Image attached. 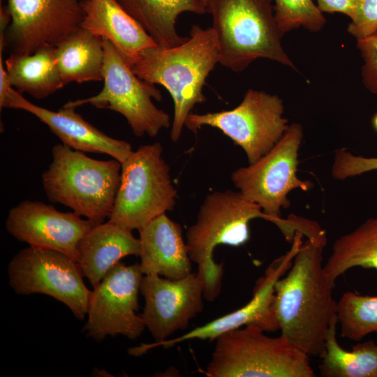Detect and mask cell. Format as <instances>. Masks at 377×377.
<instances>
[{"label":"cell","mask_w":377,"mask_h":377,"mask_svg":"<svg viewBox=\"0 0 377 377\" xmlns=\"http://www.w3.org/2000/svg\"><path fill=\"white\" fill-rule=\"evenodd\" d=\"M325 232L302 242L288 272L275 283L274 310L281 334L309 357L323 353L337 316L332 282L324 269Z\"/></svg>","instance_id":"6da1fadb"},{"label":"cell","mask_w":377,"mask_h":377,"mask_svg":"<svg viewBox=\"0 0 377 377\" xmlns=\"http://www.w3.org/2000/svg\"><path fill=\"white\" fill-rule=\"evenodd\" d=\"M219 63V48L212 27H191L188 39L172 47H150L140 52L130 66L140 78L163 86L174 103L170 138L179 139L193 108L206 101L202 88Z\"/></svg>","instance_id":"7a4b0ae2"},{"label":"cell","mask_w":377,"mask_h":377,"mask_svg":"<svg viewBox=\"0 0 377 377\" xmlns=\"http://www.w3.org/2000/svg\"><path fill=\"white\" fill-rule=\"evenodd\" d=\"M303 135L300 124H291L266 154L231 175L234 186L245 198L260 206L267 221L276 226L290 244L297 232L304 234L310 226L309 219L295 215L283 219L281 212L290 206L288 195L293 190L307 191L313 188L312 182L302 180L297 174Z\"/></svg>","instance_id":"3957f363"},{"label":"cell","mask_w":377,"mask_h":377,"mask_svg":"<svg viewBox=\"0 0 377 377\" xmlns=\"http://www.w3.org/2000/svg\"><path fill=\"white\" fill-rule=\"evenodd\" d=\"M52 161L42 174L50 202L69 207L95 225L110 219L121 181V163L97 160L62 144L52 149Z\"/></svg>","instance_id":"277c9868"},{"label":"cell","mask_w":377,"mask_h":377,"mask_svg":"<svg viewBox=\"0 0 377 377\" xmlns=\"http://www.w3.org/2000/svg\"><path fill=\"white\" fill-rule=\"evenodd\" d=\"M273 0H209L207 13L219 48V64L233 72L244 71L258 59L296 69L284 51V35L274 17Z\"/></svg>","instance_id":"5b68a950"},{"label":"cell","mask_w":377,"mask_h":377,"mask_svg":"<svg viewBox=\"0 0 377 377\" xmlns=\"http://www.w3.org/2000/svg\"><path fill=\"white\" fill-rule=\"evenodd\" d=\"M257 218L267 221L260 206L239 191H215L204 199L185 240L191 261L198 265L207 300H214L221 287L223 267L213 260L214 248L244 244L250 237L249 223Z\"/></svg>","instance_id":"8992f818"},{"label":"cell","mask_w":377,"mask_h":377,"mask_svg":"<svg viewBox=\"0 0 377 377\" xmlns=\"http://www.w3.org/2000/svg\"><path fill=\"white\" fill-rule=\"evenodd\" d=\"M256 325L216 338L207 377H315L309 356L281 334L271 337Z\"/></svg>","instance_id":"52a82bcc"},{"label":"cell","mask_w":377,"mask_h":377,"mask_svg":"<svg viewBox=\"0 0 377 377\" xmlns=\"http://www.w3.org/2000/svg\"><path fill=\"white\" fill-rule=\"evenodd\" d=\"M162 154L161 143L144 145L121 163L120 184L109 221L139 230L173 209L177 190Z\"/></svg>","instance_id":"ba28073f"},{"label":"cell","mask_w":377,"mask_h":377,"mask_svg":"<svg viewBox=\"0 0 377 377\" xmlns=\"http://www.w3.org/2000/svg\"><path fill=\"white\" fill-rule=\"evenodd\" d=\"M103 89L91 97L69 101L64 107L76 108L89 104L109 109L124 116L135 135L156 136L170 126L169 114L152 102V98L161 101L160 90L138 77L108 40L103 38Z\"/></svg>","instance_id":"9c48e42d"},{"label":"cell","mask_w":377,"mask_h":377,"mask_svg":"<svg viewBox=\"0 0 377 377\" xmlns=\"http://www.w3.org/2000/svg\"><path fill=\"white\" fill-rule=\"evenodd\" d=\"M283 101L277 95L249 89L235 108L205 114L191 113L185 126L195 133L202 126L218 128L245 152L249 164L266 154L287 131Z\"/></svg>","instance_id":"30bf717a"},{"label":"cell","mask_w":377,"mask_h":377,"mask_svg":"<svg viewBox=\"0 0 377 377\" xmlns=\"http://www.w3.org/2000/svg\"><path fill=\"white\" fill-rule=\"evenodd\" d=\"M8 276L17 295H46L65 304L77 319L87 314L92 290L86 286L77 263L63 253L29 246L13 257Z\"/></svg>","instance_id":"8fae6325"},{"label":"cell","mask_w":377,"mask_h":377,"mask_svg":"<svg viewBox=\"0 0 377 377\" xmlns=\"http://www.w3.org/2000/svg\"><path fill=\"white\" fill-rule=\"evenodd\" d=\"M139 263L115 265L91 292L83 328L97 342L106 337H139L145 326L138 313V294L143 276Z\"/></svg>","instance_id":"7c38bea8"},{"label":"cell","mask_w":377,"mask_h":377,"mask_svg":"<svg viewBox=\"0 0 377 377\" xmlns=\"http://www.w3.org/2000/svg\"><path fill=\"white\" fill-rule=\"evenodd\" d=\"M84 1L7 0L10 22L5 40L10 54H31L58 45L80 27Z\"/></svg>","instance_id":"4fadbf2b"},{"label":"cell","mask_w":377,"mask_h":377,"mask_svg":"<svg viewBox=\"0 0 377 377\" xmlns=\"http://www.w3.org/2000/svg\"><path fill=\"white\" fill-rule=\"evenodd\" d=\"M303 235L297 232L290 249L275 259L256 283L253 297L242 307L196 327L179 337L135 347L138 355L157 346L170 348L191 339L214 341L221 334L246 325H256L266 332L279 330L274 310L275 283L290 269L302 243Z\"/></svg>","instance_id":"5bb4252c"},{"label":"cell","mask_w":377,"mask_h":377,"mask_svg":"<svg viewBox=\"0 0 377 377\" xmlns=\"http://www.w3.org/2000/svg\"><path fill=\"white\" fill-rule=\"evenodd\" d=\"M140 291L145 300L140 316L156 342L186 329L203 309V282L198 272L178 280L145 274Z\"/></svg>","instance_id":"9a60e30c"},{"label":"cell","mask_w":377,"mask_h":377,"mask_svg":"<svg viewBox=\"0 0 377 377\" xmlns=\"http://www.w3.org/2000/svg\"><path fill=\"white\" fill-rule=\"evenodd\" d=\"M94 226L74 212L29 200L10 209L6 221L7 231L18 241L59 251L76 262L78 244Z\"/></svg>","instance_id":"2e32d148"},{"label":"cell","mask_w":377,"mask_h":377,"mask_svg":"<svg viewBox=\"0 0 377 377\" xmlns=\"http://www.w3.org/2000/svg\"><path fill=\"white\" fill-rule=\"evenodd\" d=\"M22 110L32 114L57 135L61 142L73 149L105 154L124 163L133 152L130 143L113 138L84 120L75 108L62 107L52 111L29 101L13 87L0 108Z\"/></svg>","instance_id":"e0dca14e"},{"label":"cell","mask_w":377,"mask_h":377,"mask_svg":"<svg viewBox=\"0 0 377 377\" xmlns=\"http://www.w3.org/2000/svg\"><path fill=\"white\" fill-rule=\"evenodd\" d=\"M140 266L143 274H156L172 280L191 273V260L180 225L163 213L138 230Z\"/></svg>","instance_id":"ac0fdd59"},{"label":"cell","mask_w":377,"mask_h":377,"mask_svg":"<svg viewBox=\"0 0 377 377\" xmlns=\"http://www.w3.org/2000/svg\"><path fill=\"white\" fill-rule=\"evenodd\" d=\"M80 27L108 40L131 66L143 50L157 45L117 0H85Z\"/></svg>","instance_id":"d6986e66"},{"label":"cell","mask_w":377,"mask_h":377,"mask_svg":"<svg viewBox=\"0 0 377 377\" xmlns=\"http://www.w3.org/2000/svg\"><path fill=\"white\" fill-rule=\"evenodd\" d=\"M140 250V239L132 230L108 220L95 225L80 240L77 263L94 288L123 258L138 256Z\"/></svg>","instance_id":"ffe728a7"},{"label":"cell","mask_w":377,"mask_h":377,"mask_svg":"<svg viewBox=\"0 0 377 377\" xmlns=\"http://www.w3.org/2000/svg\"><path fill=\"white\" fill-rule=\"evenodd\" d=\"M161 47H172L185 42L176 29L178 17L188 12L207 13L199 0H117Z\"/></svg>","instance_id":"44dd1931"},{"label":"cell","mask_w":377,"mask_h":377,"mask_svg":"<svg viewBox=\"0 0 377 377\" xmlns=\"http://www.w3.org/2000/svg\"><path fill=\"white\" fill-rule=\"evenodd\" d=\"M5 68L12 87L36 99H44L64 87L55 46H43L31 54H10Z\"/></svg>","instance_id":"7402d4cb"},{"label":"cell","mask_w":377,"mask_h":377,"mask_svg":"<svg viewBox=\"0 0 377 377\" xmlns=\"http://www.w3.org/2000/svg\"><path fill=\"white\" fill-rule=\"evenodd\" d=\"M57 66L64 84L103 81V41L79 27L55 46Z\"/></svg>","instance_id":"603a6c76"},{"label":"cell","mask_w":377,"mask_h":377,"mask_svg":"<svg viewBox=\"0 0 377 377\" xmlns=\"http://www.w3.org/2000/svg\"><path fill=\"white\" fill-rule=\"evenodd\" d=\"M337 316L331 321L325 348L319 356L323 377H377V343L360 342L350 350H344L337 338Z\"/></svg>","instance_id":"cb8c5ba5"},{"label":"cell","mask_w":377,"mask_h":377,"mask_svg":"<svg viewBox=\"0 0 377 377\" xmlns=\"http://www.w3.org/2000/svg\"><path fill=\"white\" fill-rule=\"evenodd\" d=\"M356 267L377 270V216L368 219L353 231L337 238L324 264L327 275L334 283Z\"/></svg>","instance_id":"d4e9b609"},{"label":"cell","mask_w":377,"mask_h":377,"mask_svg":"<svg viewBox=\"0 0 377 377\" xmlns=\"http://www.w3.org/2000/svg\"><path fill=\"white\" fill-rule=\"evenodd\" d=\"M341 337L360 341L377 332V295L344 293L337 302Z\"/></svg>","instance_id":"484cf974"},{"label":"cell","mask_w":377,"mask_h":377,"mask_svg":"<svg viewBox=\"0 0 377 377\" xmlns=\"http://www.w3.org/2000/svg\"><path fill=\"white\" fill-rule=\"evenodd\" d=\"M274 12L281 32L303 27L311 32L319 31L325 24L323 13L313 0H273Z\"/></svg>","instance_id":"4316f807"},{"label":"cell","mask_w":377,"mask_h":377,"mask_svg":"<svg viewBox=\"0 0 377 377\" xmlns=\"http://www.w3.org/2000/svg\"><path fill=\"white\" fill-rule=\"evenodd\" d=\"M373 170H377V157L355 155L345 149L334 151L331 172L334 179L342 181Z\"/></svg>","instance_id":"83f0119b"},{"label":"cell","mask_w":377,"mask_h":377,"mask_svg":"<svg viewBox=\"0 0 377 377\" xmlns=\"http://www.w3.org/2000/svg\"><path fill=\"white\" fill-rule=\"evenodd\" d=\"M348 31L357 39L377 33V0H358Z\"/></svg>","instance_id":"f1b7e54d"},{"label":"cell","mask_w":377,"mask_h":377,"mask_svg":"<svg viewBox=\"0 0 377 377\" xmlns=\"http://www.w3.org/2000/svg\"><path fill=\"white\" fill-rule=\"evenodd\" d=\"M357 47L364 61L363 82L371 92L377 94V33L357 39Z\"/></svg>","instance_id":"f546056e"},{"label":"cell","mask_w":377,"mask_h":377,"mask_svg":"<svg viewBox=\"0 0 377 377\" xmlns=\"http://www.w3.org/2000/svg\"><path fill=\"white\" fill-rule=\"evenodd\" d=\"M323 13H341L350 19L353 17L358 0H316Z\"/></svg>","instance_id":"4dcf8cb0"},{"label":"cell","mask_w":377,"mask_h":377,"mask_svg":"<svg viewBox=\"0 0 377 377\" xmlns=\"http://www.w3.org/2000/svg\"><path fill=\"white\" fill-rule=\"evenodd\" d=\"M11 88L3 63L2 52H0V103L4 101Z\"/></svg>","instance_id":"1f68e13d"},{"label":"cell","mask_w":377,"mask_h":377,"mask_svg":"<svg viewBox=\"0 0 377 377\" xmlns=\"http://www.w3.org/2000/svg\"><path fill=\"white\" fill-rule=\"evenodd\" d=\"M372 122H373L374 127L377 131V114L374 117Z\"/></svg>","instance_id":"d6a6232c"},{"label":"cell","mask_w":377,"mask_h":377,"mask_svg":"<svg viewBox=\"0 0 377 377\" xmlns=\"http://www.w3.org/2000/svg\"><path fill=\"white\" fill-rule=\"evenodd\" d=\"M207 9V6L209 0H199Z\"/></svg>","instance_id":"836d02e7"}]
</instances>
